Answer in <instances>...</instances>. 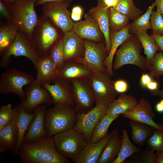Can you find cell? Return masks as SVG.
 Returning a JSON list of instances; mask_svg holds the SVG:
<instances>
[{
	"mask_svg": "<svg viewBox=\"0 0 163 163\" xmlns=\"http://www.w3.org/2000/svg\"><path fill=\"white\" fill-rule=\"evenodd\" d=\"M82 12V9L80 6H74L72 9V12L71 14V19L74 21L80 20L81 18Z\"/></svg>",
	"mask_w": 163,
	"mask_h": 163,
	"instance_id": "cell-44",
	"label": "cell"
},
{
	"mask_svg": "<svg viewBox=\"0 0 163 163\" xmlns=\"http://www.w3.org/2000/svg\"><path fill=\"white\" fill-rule=\"evenodd\" d=\"M18 30L12 23L8 22L0 28V55L12 44Z\"/></svg>",
	"mask_w": 163,
	"mask_h": 163,
	"instance_id": "cell-34",
	"label": "cell"
},
{
	"mask_svg": "<svg viewBox=\"0 0 163 163\" xmlns=\"http://www.w3.org/2000/svg\"><path fill=\"white\" fill-rule=\"evenodd\" d=\"M114 88L116 91L119 94L124 93L128 89L127 82L123 79H119L113 82Z\"/></svg>",
	"mask_w": 163,
	"mask_h": 163,
	"instance_id": "cell-43",
	"label": "cell"
},
{
	"mask_svg": "<svg viewBox=\"0 0 163 163\" xmlns=\"http://www.w3.org/2000/svg\"><path fill=\"white\" fill-rule=\"evenodd\" d=\"M112 135L105 147L97 163H113L120 149L122 139L117 129L112 131Z\"/></svg>",
	"mask_w": 163,
	"mask_h": 163,
	"instance_id": "cell-27",
	"label": "cell"
},
{
	"mask_svg": "<svg viewBox=\"0 0 163 163\" xmlns=\"http://www.w3.org/2000/svg\"><path fill=\"white\" fill-rule=\"evenodd\" d=\"M118 0H103V2L108 8L113 7L117 5Z\"/></svg>",
	"mask_w": 163,
	"mask_h": 163,
	"instance_id": "cell-50",
	"label": "cell"
},
{
	"mask_svg": "<svg viewBox=\"0 0 163 163\" xmlns=\"http://www.w3.org/2000/svg\"><path fill=\"white\" fill-rule=\"evenodd\" d=\"M66 0H37L35 3V6H38L42 5L43 4L48 2H55L62 1ZM71 1L72 0H66Z\"/></svg>",
	"mask_w": 163,
	"mask_h": 163,
	"instance_id": "cell-51",
	"label": "cell"
},
{
	"mask_svg": "<svg viewBox=\"0 0 163 163\" xmlns=\"http://www.w3.org/2000/svg\"><path fill=\"white\" fill-rule=\"evenodd\" d=\"M141 43L146 55V59L151 64H152L154 56L159 50L154 38L149 35L147 31H143L134 34Z\"/></svg>",
	"mask_w": 163,
	"mask_h": 163,
	"instance_id": "cell-31",
	"label": "cell"
},
{
	"mask_svg": "<svg viewBox=\"0 0 163 163\" xmlns=\"http://www.w3.org/2000/svg\"><path fill=\"white\" fill-rule=\"evenodd\" d=\"M25 99L20 104L25 112L31 113L38 106L45 104L47 107L52 103V97L48 91L35 81L26 86Z\"/></svg>",
	"mask_w": 163,
	"mask_h": 163,
	"instance_id": "cell-13",
	"label": "cell"
},
{
	"mask_svg": "<svg viewBox=\"0 0 163 163\" xmlns=\"http://www.w3.org/2000/svg\"><path fill=\"white\" fill-rule=\"evenodd\" d=\"M0 12L2 15L9 20L10 14L8 7L2 0H0Z\"/></svg>",
	"mask_w": 163,
	"mask_h": 163,
	"instance_id": "cell-46",
	"label": "cell"
},
{
	"mask_svg": "<svg viewBox=\"0 0 163 163\" xmlns=\"http://www.w3.org/2000/svg\"><path fill=\"white\" fill-rule=\"evenodd\" d=\"M70 2L66 0L42 5V16L50 19L64 33L72 30L74 24L68 9Z\"/></svg>",
	"mask_w": 163,
	"mask_h": 163,
	"instance_id": "cell-11",
	"label": "cell"
},
{
	"mask_svg": "<svg viewBox=\"0 0 163 163\" xmlns=\"http://www.w3.org/2000/svg\"><path fill=\"white\" fill-rule=\"evenodd\" d=\"M147 142V146L153 151L163 152V131L156 129Z\"/></svg>",
	"mask_w": 163,
	"mask_h": 163,
	"instance_id": "cell-40",
	"label": "cell"
},
{
	"mask_svg": "<svg viewBox=\"0 0 163 163\" xmlns=\"http://www.w3.org/2000/svg\"><path fill=\"white\" fill-rule=\"evenodd\" d=\"M36 70L37 73L35 81L42 87L50 83L57 77L58 69L49 54L39 58Z\"/></svg>",
	"mask_w": 163,
	"mask_h": 163,
	"instance_id": "cell-24",
	"label": "cell"
},
{
	"mask_svg": "<svg viewBox=\"0 0 163 163\" xmlns=\"http://www.w3.org/2000/svg\"><path fill=\"white\" fill-rule=\"evenodd\" d=\"M34 116V112L31 113L26 112L20 104L13 108V115L10 123L16 126L19 133L18 143L15 147L12 150L13 155H18L29 126Z\"/></svg>",
	"mask_w": 163,
	"mask_h": 163,
	"instance_id": "cell-19",
	"label": "cell"
},
{
	"mask_svg": "<svg viewBox=\"0 0 163 163\" xmlns=\"http://www.w3.org/2000/svg\"><path fill=\"white\" fill-rule=\"evenodd\" d=\"M12 104L8 103L0 108V129L10 123L13 115Z\"/></svg>",
	"mask_w": 163,
	"mask_h": 163,
	"instance_id": "cell-42",
	"label": "cell"
},
{
	"mask_svg": "<svg viewBox=\"0 0 163 163\" xmlns=\"http://www.w3.org/2000/svg\"><path fill=\"white\" fill-rule=\"evenodd\" d=\"M147 0L152 1L153 0Z\"/></svg>",
	"mask_w": 163,
	"mask_h": 163,
	"instance_id": "cell-56",
	"label": "cell"
},
{
	"mask_svg": "<svg viewBox=\"0 0 163 163\" xmlns=\"http://www.w3.org/2000/svg\"><path fill=\"white\" fill-rule=\"evenodd\" d=\"M133 0H118L116 5L113 8L133 21L142 14L144 11L137 8Z\"/></svg>",
	"mask_w": 163,
	"mask_h": 163,
	"instance_id": "cell-35",
	"label": "cell"
},
{
	"mask_svg": "<svg viewBox=\"0 0 163 163\" xmlns=\"http://www.w3.org/2000/svg\"><path fill=\"white\" fill-rule=\"evenodd\" d=\"M78 113L74 106L61 103L47 110L45 126L49 136L73 128Z\"/></svg>",
	"mask_w": 163,
	"mask_h": 163,
	"instance_id": "cell-3",
	"label": "cell"
},
{
	"mask_svg": "<svg viewBox=\"0 0 163 163\" xmlns=\"http://www.w3.org/2000/svg\"><path fill=\"white\" fill-rule=\"evenodd\" d=\"M85 20L74 23L72 30L81 39L99 43L102 40L103 33L96 20L88 14Z\"/></svg>",
	"mask_w": 163,
	"mask_h": 163,
	"instance_id": "cell-18",
	"label": "cell"
},
{
	"mask_svg": "<svg viewBox=\"0 0 163 163\" xmlns=\"http://www.w3.org/2000/svg\"><path fill=\"white\" fill-rule=\"evenodd\" d=\"M52 82L53 84L47 83L43 86L50 94L52 103L54 104L61 103L75 106L70 82L57 77Z\"/></svg>",
	"mask_w": 163,
	"mask_h": 163,
	"instance_id": "cell-17",
	"label": "cell"
},
{
	"mask_svg": "<svg viewBox=\"0 0 163 163\" xmlns=\"http://www.w3.org/2000/svg\"><path fill=\"white\" fill-rule=\"evenodd\" d=\"M155 163H163V152L158 153Z\"/></svg>",
	"mask_w": 163,
	"mask_h": 163,
	"instance_id": "cell-54",
	"label": "cell"
},
{
	"mask_svg": "<svg viewBox=\"0 0 163 163\" xmlns=\"http://www.w3.org/2000/svg\"><path fill=\"white\" fill-rule=\"evenodd\" d=\"M6 5H8L21 0H2Z\"/></svg>",
	"mask_w": 163,
	"mask_h": 163,
	"instance_id": "cell-55",
	"label": "cell"
},
{
	"mask_svg": "<svg viewBox=\"0 0 163 163\" xmlns=\"http://www.w3.org/2000/svg\"><path fill=\"white\" fill-rule=\"evenodd\" d=\"M18 155L23 163H70L55 147L52 136L42 138L31 142L24 141Z\"/></svg>",
	"mask_w": 163,
	"mask_h": 163,
	"instance_id": "cell-1",
	"label": "cell"
},
{
	"mask_svg": "<svg viewBox=\"0 0 163 163\" xmlns=\"http://www.w3.org/2000/svg\"><path fill=\"white\" fill-rule=\"evenodd\" d=\"M31 75L14 68L8 69L1 75L0 93H12L18 95L21 101L26 96L23 87L35 80Z\"/></svg>",
	"mask_w": 163,
	"mask_h": 163,
	"instance_id": "cell-9",
	"label": "cell"
},
{
	"mask_svg": "<svg viewBox=\"0 0 163 163\" xmlns=\"http://www.w3.org/2000/svg\"><path fill=\"white\" fill-rule=\"evenodd\" d=\"M129 19L113 7L109 10V22L110 31L118 32L126 27L129 24Z\"/></svg>",
	"mask_w": 163,
	"mask_h": 163,
	"instance_id": "cell-36",
	"label": "cell"
},
{
	"mask_svg": "<svg viewBox=\"0 0 163 163\" xmlns=\"http://www.w3.org/2000/svg\"><path fill=\"white\" fill-rule=\"evenodd\" d=\"M119 115L106 113L103 115L95 126L89 142H95L104 137L108 134V130L110 124Z\"/></svg>",
	"mask_w": 163,
	"mask_h": 163,
	"instance_id": "cell-30",
	"label": "cell"
},
{
	"mask_svg": "<svg viewBox=\"0 0 163 163\" xmlns=\"http://www.w3.org/2000/svg\"><path fill=\"white\" fill-rule=\"evenodd\" d=\"M52 137L58 152L73 161L88 143L82 133L73 128L56 134Z\"/></svg>",
	"mask_w": 163,
	"mask_h": 163,
	"instance_id": "cell-6",
	"label": "cell"
},
{
	"mask_svg": "<svg viewBox=\"0 0 163 163\" xmlns=\"http://www.w3.org/2000/svg\"><path fill=\"white\" fill-rule=\"evenodd\" d=\"M142 44L134 34L125 41L115 54L113 70H117L125 65L130 64L142 70L149 71L151 64L141 55Z\"/></svg>",
	"mask_w": 163,
	"mask_h": 163,
	"instance_id": "cell-4",
	"label": "cell"
},
{
	"mask_svg": "<svg viewBox=\"0 0 163 163\" xmlns=\"http://www.w3.org/2000/svg\"><path fill=\"white\" fill-rule=\"evenodd\" d=\"M138 102L133 96L124 93H120L118 97L107 105L106 114L120 115L133 109Z\"/></svg>",
	"mask_w": 163,
	"mask_h": 163,
	"instance_id": "cell-26",
	"label": "cell"
},
{
	"mask_svg": "<svg viewBox=\"0 0 163 163\" xmlns=\"http://www.w3.org/2000/svg\"><path fill=\"white\" fill-rule=\"evenodd\" d=\"M155 2L157 8L156 11L160 13L163 17V0H155Z\"/></svg>",
	"mask_w": 163,
	"mask_h": 163,
	"instance_id": "cell-48",
	"label": "cell"
},
{
	"mask_svg": "<svg viewBox=\"0 0 163 163\" xmlns=\"http://www.w3.org/2000/svg\"><path fill=\"white\" fill-rule=\"evenodd\" d=\"M112 131L97 142H88L73 161L75 163H97L106 144L110 138Z\"/></svg>",
	"mask_w": 163,
	"mask_h": 163,
	"instance_id": "cell-23",
	"label": "cell"
},
{
	"mask_svg": "<svg viewBox=\"0 0 163 163\" xmlns=\"http://www.w3.org/2000/svg\"><path fill=\"white\" fill-rule=\"evenodd\" d=\"M84 43L85 49L82 57L75 61L86 66L94 72L107 71L104 64L108 55L105 41L96 43L85 40Z\"/></svg>",
	"mask_w": 163,
	"mask_h": 163,
	"instance_id": "cell-10",
	"label": "cell"
},
{
	"mask_svg": "<svg viewBox=\"0 0 163 163\" xmlns=\"http://www.w3.org/2000/svg\"><path fill=\"white\" fill-rule=\"evenodd\" d=\"M110 77L106 71L93 72L87 78L96 104L108 105L116 99L117 93Z\"/></svg>",
	"mask_w": 163,
	"mask_h": 163,
	"instance_id": "cell-8",
	"label": "cell"
},
{
	"mask_svg": "<svg viewBox=\"0 0 163 163\" xmlns=\"http://www.w3.org/2000/svg\"><path fill=\"white\" fill-rule=\"evenodd\" d=\"M152 34L163 35V17L158 12L152 11L150 18Z\"/></svg>",
	"mask_w": 163,
	"mask_h": 163,
	"instance_id": "cell-41",
	"label": "cell"
},
{
	"mask_svg": "<svg viewBox=\"0 0 163 163\" xmlns=\"http://www.w3.org/2000/svg\"><path fill=\"white\" fill-rule=\"evenodd\" d=\"M72 95L78 113H86L95 103L91 88L87 78H81L70 82Z\"/></svg>",
	"mask_w": 163,
	"mask_h": 163,
	"instance_id": "cell-12",
	"label": "cell"
},
{
	"mask_svg": "<svg viewBox=\"0 0 163 163\" xmlns=\"http://www.w3.org/2000/svg\"><path fill=\"white\" fill-rule=\"evenodd\" d=\"M47 107L45 104H42L34 109L33 112L35 116L29 126L24 141L33 142L42 138L49 136L45 126Z\"/></svg>",
	"mask_w": 163,
	"mask_h": 163,
	"instance_id": "cell-16",
	"label": "cell"
},
{
	"mask_svg": "<svg viewBox=\"0 0 163 163\" xmlns=\"http://www.w3.org/2000/svg\"><path fill=\"white\" fill-rule=\"evenodd\" d=\"M150 94L152 95L158 96L163 98V89L161 90L158 89L155 91H151Z\"/></svg>",
	"mask_w": 163,
	"mask_h": 163,
	"instance_id": "cell-53",
	"label": "cell"
},
{
	"mask_svg": "<svg viewBox=\"0 0 163 163\" xmlns=\"http://www.w3.org/2000/svg\"><path fill=\"white\" fill-rule=\"evenodd\" d=\"M37 0H21L7 5L10 14L9 22L30 38L39 20L34 8Z\"/></svg>",
	"mask_w": 163,
	"mask_h": 163,
	"instance_id": "cell-2",
	"label": "cell"
},
{
	"mask_svg": "<svg viewBox=\"0 0 163 163\" xmlns=\"http://www.w3.org/2000/svg\"><path fill=\"white\" fill-rule=\"evenodd\" d=\"M129 24L126 27L118 32L110 31L111 49L104 61V64L107 68V72L111 77L113 76V59L116 51L119 46L132 35L129 33Z\"/></svg>",
	"mask_w": 163,
	"mask_h": 163,
	"instance_id": "cell-25",
	"label": "cell"
},
{
	"mask_svg": "<svg viewBox=\"0 0 163 163\" xmlns=\"http://www.w3.org/2000/svg\"><path fill=\"white\" fill-rule=\"evenodd\" d=\"M122 143L120 152L113 163H123L129 157L136 153L142 151V149L133 145L129 139L126 129L122 130Z\"/></svg>",
	"mask_w": 163,
	"mask_h": 163,
	"instance_id": "cell-33",
	"label": "cell"
},
{
	"mask_svg": "<svg viewBox=\"0 0 163 163\" xmlns=\"http://www.w3.org/2000/svg\"><path fill=\"white\" fill-rule=\"evenodd\" d=\"M49 55L58 69L65 62L62 38L53 46Z\"/></svg>",
	"mask_w": 163,
	"mask_h": 163,
	"instance_id": "cell-39",
	"label": "cell"
},
{
	"mask_svg": "<svg viewBox=\"0 0 163 163\" xmlns=\"http://www.w3.org/2000/svg\"></svg>",
	"mask_w": 163,
	"mask_h": 163,
	"instance_id": "cell-57",
	"label": "cell"
},
{
	"mask_svg": "<svg viewBox=\"0 0 163 163\" xmlns=\"http://www.w3.org/2000/svg\"><path fill=\"white\" fill-rule=\"evenodd\" d=\"M154 152L147 146L144 151H142L139 152L138 154L132 156L131 158L128 161H127V162L155 163L158 152H157L155 153Z\"/></svg>",
	"mask_w": 163,
	"mask_h": 163,
	"instance_id": "cell-37",
	"label": "cell"
},
{
	"mask_svg": "<svg viewBox=\"0 0 163 163\" xmlns=\"http://www.w3.org/2000/svg\"><path fill=\"white\" fill-rule=\"evenodd\" d=\"M155 109L159 113L163 112V98L155 106Z\"/></svg>",
	"mask_w": 163,
	"mask_h": 163,
	"instance_id": "cell-52",
	"label": "cell"
},
{
	"mask_svg": "<svg viewBox=\"0 0 163 163\" xmlns=\"http://www.w3.org/2000/svg\"><path fill=\"white\" fill-rule=\"evenodd\" d=\"M1 55L0 67L7 69L8 68L10 58L11 56H23L28 58L35 69L40 58L31 39L19 31L12 44Z\"/></svg>",
	"mask_w": 163,
	"mask_h": 163,
	"instance_id": "cell-7",
	"label": "cell"
},
{
	"mask_svg": "<svg viewBox=\"0 0 163 163\" xmlns=\"http://www.w3.org/2000/svg\"><path fill=\"white\" fill-rule=\"evenodd\" d=\"M155 6L154 2L149 6L146 12L141 15L129 24V32L131 34L143 32L147 31L151 29L150 18L153 9Z\"/></svg>",
	"mask_w": 163,
	"mask_h": 163,
	"instance_id": "cell-32",
	"label": "cell"
},
{
	"mask_svg": "<svg viewBox=\"0 0 163 163\" xmlns=\"http://www.w3.org/2000/svg\"><path fill=\"white\" fill-rule=\"evenodd\" d=\"M107 105L96 104L87 113H78L77 120L73 128L82 133L88 142L90 140L98 121L106 113Z\"/></svg>",
	"mask_w": 163,
	"mask_h": 163,
	"instance_id": "cell-14",
	"label": "cell"
},
{
	"mask_svg": "<svg viewBox=\"0 0 163 163\" xmlns=\"http://www.w3.org/2000/svg\"><path fill=\"white\" fill-rule=\"evenodd\" d=\"M149 74L152 79H160L163 75V53L160 50L155 55Z\"/></svg>",
	"mask_w": 163,
	"mask_h": 163,
	"instance_id": "cell-38",
	"label": "cell"
},
{
	"mask_svg": "<svg viewBox=\"0 0 163 163\" xmlns=\"http://www.w3.org/2000/svg\"><path fill=\"white\" fill-rule=\"evenodd\" d=\"M158 47L160 50L163 52V35H158L151 34Z\"/></svg>",
	"mask_w": 163,
	"mask_h": 163,
	"instance_id": "cell-47",
	"label": "cell"
},
{
	"mask_svg": "<svg viewBox=\"0 0 163 163\" xmlns=\"http://www.w3.org/2000/svg\"><path fill=\"white\" fill-rule=\"evenodd\" d=\"M131 128L132 139L137 145L142 146L156 129L147 124L131 120L129 123Z\"/></svg>",
	"mask_w": 163,
	"mask_h": 163,
	"instance_id": "cell-29",
	"label": "cell"
},
{
	"mask_svg": "<svg viewBox=\"0 0 163 163\" xmlns=\"http://www.w3.org/2000/svg\"><path fill=\"white\" fill-rule=\"evenodd\" d=\"M122 115L131 120L147 124L163 131V125L155 122L153 120L155 113L151 103L144 98H141L133 109Z\"/></svg>",
	"mask_w": 163,
	"mask_h": 163,
	"instance_id": "cell-15",
	"label": "cell"
},
{
	"mask_svg": "<svg viewBox=\"0 0 163 163\" xmlns=\"http://www.w3.org/2000/svg\"><path fill=\"white\" fill-rule=\"evenodd\" d=\"M94 72L84 65L75 60L65 61L58 69L57 77L70 82L78 78H87Z\"/></svg>",
	"mask_w": 163,
	"mask_h": 163,
	"instance_id": "cell-20",
	"label": "cell"
},
{
	"mask_svg": "<svg viewBox=\"0 0 163 163\" xmlns=\"http://www.w3.org/2000/svg\"><path fill=\"white\" fill-rule=\"evenodd\" d=\"M149 73H143L140 78V83L141 86L144 88H146L147 85L152 80Z\"/></svg>",
	"mask_w": 163,
	"mask_h": 163,
	"instance_id": "cell-45",
	"label": "cell"
},
{
	"mask_svg": "<svg viewBox=\"0 0 163 163\" xmlns=\"http://www.w3.org/2000/svg\"><path fill=\"white\" fill-rule=\"evenodd\" d=\"M55 25L47 17L42 16L39 18L31 39L40 58L49 54L53 47L60 39Z\"/></svg>",
	"mask_w": 163,
	"mask_h": 163,
	"instance_id": "cell-5",
	"label": "cell"
},
{
	"mask_svg": "<svg viewBox=\"0 0 163 163\" xmlns=\"http://www.w3.org/2000/svg\"><path fill=\"white\" fill-rule=\"evenodd\" d=\"M158 83L153 80L147 86L146 88L151 91L156 90L158 89Z\"/></svg>",
	"mask_w": 163,
	"mask_h": 163,
	"instance_id": "cell-49",
	"label": "cell"
},
{
	"mask_svg": "<svg viewBox=\"0 0 163 163\" xmlns=\"http://www.w3.org/2000/svg\"><path fill=\"white\" fill-rule=\"evenodd\" d=\"M62 40L65 61L75 60L82 57L84 40L72 30L64 33Z\"/></svg>",
	"mask_w": 163,
	"mask_h": 163,
	"instance_id": "cell-21",
	"label": "cell"
},
{
	"mask_svg": "<svg viewBox=\"0 0 163 163\" xmlns=\"http://www.w3.org/2000/svg\"><path fill=\"white\" fill-rule=\"evenodd\" d=\"M109 8L102 0H98L97 5L91 8L88 13L94 18L98 24L105 39L106 47L108 54L111 47L109 22Z\"/></svg>",
	"mask_w": 163,
	"mask_h": 163,
	"instance_id": "cell-22",
	"label": "cell"
},
{
	"mask_svg": "<svg viewBox=\"0 0 163 163\" xmlns=\"http://www.w3.org/2000/svg\"><path fill=\"white\" fill-rule=\"evenodd\" d=\"M19 133L16 126L10 123L0 129V153L13 150L16 146Z\"/></svg>",
	"mask_w": 163,
	"mask_h": 163,
	"instance_id": "cell-28",
	"label": "cell"
}]
</instances>
